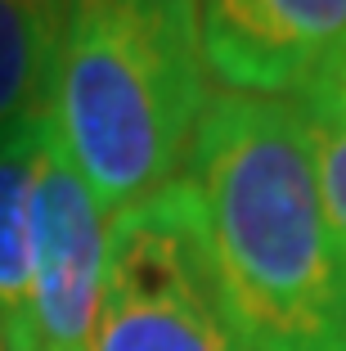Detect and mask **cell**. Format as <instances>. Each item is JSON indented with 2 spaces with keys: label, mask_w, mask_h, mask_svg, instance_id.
Instances as JSON below:
<instances>
[{
  "label": "cell",
  "mask_w": 346,
  "mask_h": 351,
  "mask_svg": "<svg viewBox=\"0 0 346 351\" xmlns=\"http://www.w3.org/2000/svg\"><path fill=\"white\" fill-rule=\"evenodd\" d=\"M108 212L54 140L41 149L32 194V315L27 351H90L103 293Z\"/></svg>",
  "instance_id": "277c9868"
},
{
  "label": "cell",
  "mask_w": 346,
  "mask_h": 351,
  "mask_svg": "<svg viewBox=\"0 0 346 351\" xmlns=\"http://www.w3.org/2000/svg\"><path fill=\"white\" fill-rule=\"evenodd\" d=\"M207 99L198 0H68L50 126L108 217L180 180Z\"/></svg>",
  "instance_id": "7a4b0ae2"
},
{
  "label": "cell",
  "mask_w": 346,
  "mask_h": 351,
  "mask_svg": "<svg viewBox=\"0 0 346 351\" xmlns=\"http://www.w3.org/2000/svg\"><path fill=\"white\" fill-rule=\"evenodd\" d=\"M198 23L225 90L297 99L346 50V0H198Z\"/></svg>",
  "instance_id": "5b68a950"
},
{
  "label": "cell",
  "mask_w": 346,
  "mask_h": 351,
  "mask_svg": "<svg viewBox=\"0 0 346 351\" xmlns=\"http://www.w3.org/2000/svg\"><path fill=\"white\" fill-rule=\"evenodd\" d=\"M90 351H252L221 298L184 176L108 217Z\"/></svg>",
  "instance_id": "3957f363"
},
{
  "label": "cell",
  "mask_w": 346,
  "mask_h": 351,
  "mask_svg": "<svg viewBox=\"0 0 346 351\" xmlns=\"http://www.w3.org/2000/svg\"><path fill=\"white\" fill-rule=\"evenodd\" d=\"M68 0H0V145L50 117Z\"/></svg>",
  "instance_id": "52a82bcc"
},
{
  "label": "cell",
  "mask_w": 346,
  "mask_h": 351,
  "mask_svg": "<svg viewBox=\"0 0 346 351\" xmlns=\"http://www.w3.org/2000/svg\"><path fill=\"white\" fill-rule=\"evenodd\" d=\"M50 117L0 145V351H27L32 315V194Z\"/></svg>",
  "instance_id": "8992f818"
},
{
  "label": "cell",
  "mask_w": 346,
  "mask_h": 351,
  "mask_svg": "<svg viewBox=\"0 0 346 351\" xmlns=\"http://www.w3.org/2000/svg\"><path fill=\"white\" fill-rule=\"evenodd\" d=\"M310 145H315V171H319V194H324V212L333 239L342 248L346 261V126H328V122H310Z\"/></svg>",
  "instance_id": "ba28073f"
},
{
  "label": "cell",
  "mask_w": 346,
  "mask_h": 351,
  "mask_svg": "<svg viewBox=\"0 0 346 351\" xmlns=\"http://www.w3.org/2000/svg\"><path fill=\"white\" fill-rule=\"evenodd\" d=\"M297 108H301L310 122H328V126H346V50L328 63L315 82L297 95Z\"/></svg>",
  "instance_id": "9c48e42d"
},
{
  "label": "cell",
  "mask_w": 346,
  "mask_h": 351,
  "mask_svg": "<svg viewBox=\"0 0 346 351\" xmlns=\"http://www.w3.org/2000/svg\"><path fill=\"white\" fill-rule=\"evenodd\" d=\"M184 171L247 347L346 351V261L297 99L212 90Z\"/></svg>",
  "instance_id": "6da1fadb"
}]
</instances>
